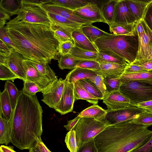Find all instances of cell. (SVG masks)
I'll list each match as a JSON object with an SVG mask.
<instances>
[{
  "instance_id": "obj_1",
  "label": "cell",
  "mask_w": 152,
  "mask_h": 152,
  "mask_svg": "<svg viewBox=\"0 0 152 152\" xmlns=\"http://www.w3.org/2000/svg\"><path fill=\"white\" fill-rule=\"evenodd\" d=\"M6 24L10 39L25 59L47 64L57 60L60 43L50 26L14 19Z\"/></svg>"
},
{
  "instance_id": "obj_2",
  "label": "cell",
  "mask_w": 152,
  "mask_h": 152,
  "mask_svg": "<svg viewBox=\"0 0 152 152\" xmlns=\"http://www.w3.org/2000/svg\"><path fill=\"white\" fill-rule=\"evenodd\" d=\"M43 110L36 95L20 91L12 114L11 143L20 150L36 146L42 134Z\"/></svg>"
},
{
  "instance_id": "obj_3",
  "label": "cell",
  "mask_w": 152,
  "mask_h": 152,
  "mask_svg": "<svg viewBox=\"0 0 152 152\" xmlns=\"http://www.w3.org/2000/svg\"><path fill=\"white\" fill-rule=\"evenodd\" d=\"M152 131L130 122L108 126L94 139L98 152H130L143 145Z\"/></svg>"
},
{
  "instance_id": "obj_4",
  "label": "cell",
  "mask_w": 152,
  "mask_h": 152,
  "mask_svg": "<svg viewBox=\"0 0 152 152\" xmlns=\"http://www.w3.org/2000/svg\"><path fill=\"white\" fill-rule=\"evenodd\" d=\"M94 44L98 50L113 52L130 64L135 60L138 51V32L134 35H115L110 34L98 38Z\"/></svg>"
},
{
  "instance_id": "obj_5",
  "label": "cell",
  "mask_w": 152,
  "mask_h": 152,
  "mask_svg": "<svg viewBox=\"0 0 152 152\" xmlns=\"http://www.w3.org/2000/svg\"><path fill=\"white\" fill-rule=\"evenodd\" d=\"M119 91L129 99L132 105L152 100V82L131 80L122 83Z\"/></svg>"
},
{
  "instance_id": "obj_6",
  "label": "cell",
  "mask_w": 152,
  "mask_h": 152,
  "mask_svg": "<svg viewBox=\"0 0 152 152\" xmlns=\"http://www.w3.org/2000/svg\"><path fill=\"white\" fill-rule=\"evenodd\" d=\"M109 125L105 122L94 118L82 117L74 128L77 147L94 139Z\"/></svg>"
},
{
  "instance_id": "obj_7",
  "label": "cell",
  "mask_w": 152,
  "mask_h": 152,
  "mask_svg": "<svg viewBox=\"0 0 152 152\" xmlns=\"http://www.w3.org/2000/svg\"><path fill=\"white\" fill-rule=\"evenodd\" d=\"M21 7L13 18L26 23L42 24L50 26L52 23L47 12L40 5L23 2Z\"/></svg>"
},
{
  "instance_id": "obj_8",
  "label": "cell",
  "mask_w": 152,
  "mask_h": 152,
  "mask_svg": "<svg viewBox=\"0 0 152 152\" xmlns=\"http://www.w3.org/2000/svg\"><path fill=\"white\" fill-rule=\"evenodd\" d=\"M139 39V49L134 61H146L152 53V31L142 19L137 25Z\"/></svg>"
},
{
  "instance_id": "obj_9",
  "label": "cell",
  "mask_w": 152,
  "mask_h": 152,
  "mask_svg": "<svg viewBox=\"0 0 152 152\" xmlns=\"http://www.w3.org/2000/svg\"><path fill=\"white\" fill-rule=\"evenodd\" d=\"M146 111L144 109L131 105L107 112L103 121L109 126L121 123L130 122L137 118L141 113Z\"/></svg>"
},
{
  "instance_id": "obj_10",
  "label": "cell",
  "mask_w": 152,
  "mask_h": 152,
  "mask_svg": "<svg viewBox=\"0 0 152 152\" xmlns=\"http://www.w3.org/2000/svg\"><path fill=\"white\" fill-rule=\"evenodd\" d=\"M65 80L61 78L54 81L42 93V101L50 107L54 109L62 94Z\"/></svg>"
},
{
  "instance_id": "obj_11",
  "label": "cell",
  "mask_w": 152,
  "mask_h": 152,
  "mask_svg": "<svg viewBox=\"0 0 152 152\" xmlns=\"http://www.w3.org/2000/svg\"><path fill=\"white\" fill-rule=\"evenodd\" d=\"M65 80L64 88L61 96L54 108L56 111L61 115L72 112L75 102L74 84L69 82L65 79Z\"/></svg>"
},
{
  "instance_id": "obj_12",
  "label": "cell",
  "mask_w": 152,
  "mask_h": 152,
  "mask_svg": "<svg viewBox=\"0 0 152 152\" xmlns=\"http://www.w3.org/2000/svg\"><path fill=\"white\" fill-rule=\"evenodd\" d=\"M49 2L40 6L47 12L59 15L77 23L83 25H91L93 23L90 21L84 19L77 15L72 10Z\"/></svg>"
},
{
  "instance_id": "obj_13",
  "label": "cell",
  "mask_w": 152,
  "mask_h": 152,
  "mask_svg": "<svg viewBox=\"0 0 152 152\" xmlns=\"http://www.w3.org/2000/svg\"><path fill=\"white\" fill-rule=\"evenodd\" d=\"M137 22L130 12L125 0H117L115 7L113 23L127 25Z\"/></svg>"
},
{
  "instance_id": "obj_14",
  "label": "cell",
  "mask_w": 152,
  "mask_h": 152,
  "mask_svg": "<svg viewBox=\"0 0 152 152\" xmlns=\"http://www.w3.org/2000/svg\"><path fill=\"white\" fill-rule=\"evenodd\" d=\"M26 80L36 83L42 90V93L47 89L53 82L40 73L28 59L23 61Z\"/></svg>"
},
{
  "instance_id": "obj_15",
  "label": "cell",
  "mask_w": 152,
  "mask_h": 152,
  "mask_svg": "<svg viewBox=\"0 0 152 152\" xmlns=\"http://www.w3.org/2000/svg\"><path fill=\"white\" fill-rule=\"evenodd\" d=\"M73 11L77 15L93 23L102 22L107 23L102 15L100 7L94 1Z\"/></svg>"
},
{
  "instance_id": "obj_16",
  "label": "cell",
  "mask_w": 152,
  "mask_h": 152,
  "mask_svg": "<svg viewBox=\"0 0 152 152\" xmlns=\"http://www.w3.org/2000/svg\"><path fill=\"white\" fill-rule=\"evenodd\" d=\"M103 102L107 106V112L132 105L130 100L119 91L113 92L105 96Z\"/></svg>"
},
{
  "instance_id": "obj_17",
  "label": "cell",
  "mask_w": 152,
  "mask_h": 152,
  "mask_svg": "<svg viewBox=\"0 0 152 152\" xmlns=\"http://www.w3.org/2000/svg\"><path fill=\"white\" fill-rule=\"evenodd\" d=\"M25 59L21 54L13 48L8 56L10 69L23 82L26 80V72L23 64V61Z\"/></svg>"
},
{
  "instance_id": "obj_18",
  "label": "cell",
  "mask_w": 152,
  "mask_h": 152,
  "mask_svg": "<svg viewBox=\"0 0 152 152\" xmlns=\"http://www.w3.org/2000/svg\"><path fill=\"white\" fill-rule=\"evenodd\" d=\"M127 65L111 63H103L100 64L101 70L95 72L97 74L102 76L104 78H120L124 73Z\"/></svg>"
},
{
  "instance_id": "obj_19",
  "label": "cell",
  "mask_w": 152,
  "mask_h": 152,
  "mask_svg": "<svg viewBox=\"0 0 152 152\" xmlns=\"http://www.w3.org/2000/svg\"><path fill=\"white\" fill-rule=\"evenodd\" d=\"M129 10L137 22L142 20L152 0H125Z\"/></svg>"
},
{
  "instance_id": "obj_20",
  "label": "cell",
  "mask_w": 152,
  "mask_h": 152,
  "mask_svg": "<svg viewBox=\"0 0 152 152\" xmlns=\"http://www.w3.org/2000/svg\"><path fill=\"white\" fill-rule=\"evenodd\" d=\"M72 37L75 46L86 50L98 53L95 45L92 43L82 32L81 27L74 30Z\"/></svg>"
},
{
  "instance_id": "obj_21",
  "label": "cell",
  "mask_w": 152,
  "mask_h": 152,
  "mask_svg": "<svg viewBox=\"0 0 152 152\" xmlns=\"http://www.w3.org/2000/svg\"><path fill=\"white\" fill-rule=\"evenodd\" d=\"M96 75L95 71L77 67L72 70L66 75L65 79L69 82L75 84L77 81L83 79H89Z\"/></svg>"
},
{
  "instance_id": "obj_22",
  "label": "cell",
  "mask_w": 152,
  "mask_h": 152,
  "mask_svg": "<svg viewBox=\"0 0 152 152\" xmlns=\"http://www.w3.org/2000/svg\"><path fill=\"white\" fill-rule=\"evenodd\" d=\"M96 60L100 64L111 63L122 65L129 64L122 58L115 53L108 50H99Z\"/></svg>"
},
{
  "instance_id": "obj_23",
  "label": "cell",
  "mask_w": 152,
  "mask_h": 152,
  "mask_svg": "<svg viewBox=\"0 0 152 152\" xmlns=\"http://www.w3.org/2000/svg\"><path fill=\"white\" fill-rule=\"evenodd\" d=\"M13 114V113H12ZM12 115L8 121L3 118L0 115V144L7 145L11 142L12 129Z\"/></svg>"
},
{
  "instance_id": "obj_24",
  "label": "cell",
  "mask_w": 152,
  "mask_h": 152,
  "mask_svg": "<svg viewBox=\"0 0 152 152\" xmlns=\"http://www.w3.org/2000/svg\"><path fill=\"white\" fill-rule=\"evenodd\" d=\"M137 22L127 25L113 23L109 26V30L115 35H134L137 32Z\"/></svg>"
},
{
  "instance_id": "obj_25",
  "label": "cell",
  "mask_w": 152,
  "mask_h": 152,
  "mask_svg": "<svg viewBox=\"0 0 152 152\" xmlns=\"http://www.w3.org/2000/svg\"><path fill=\"white\" fill-rule=\"evenodd\" d=\"M107 112L96 104H94L81 111L78 115L81 118H94L103 121Z\"/></svg>"
},
{
  "instance_id": "obj_26",
  "label": "cell",
  "mask_w": 152,
  "mask_h": 152,
  "mask_svg": "<svg viewBox=\"0 0 152 152\" xmlns=\"http://www.w3.org/2000/svg\"><path fill=\"white\" fill-rule=\"evenodd\" d=\"M0 115L7 120H9L12 115V111L7 90L4 88L0 92Z\"/></svg>"
},
{
  "instance_id": "obj_27",
  "label": "cell",
  "mask_w": 152,
  "mask_h": 152,
  "mask_svg": "<svg viewBox=\"0 0 152 152\" xmlns=\"http://www.w3.org/2000/svg\"><path fill=\"white\" fill-rule=\"evenodd\" d=\"M50 27L53 32L54 37L60 44L69 41H73L72 33L75 29L64 28L52 23Z\"/></svg>"
},
{
  "instance_id": "obj_28",
  "label": "cell",
  "mask_w": 152,
  "mask_h": 152,
  "mask_svg": "<svg viewBox=\"0 0 152 152\" xmlns=\"http://www.w3.org/2000/svg\"><path fill=\"white\" fill-rule=\"evenodd\" d=\"M52 23L64 28L76 29L80 28L83 25L71 21L59 15L47 12Z\"/></svg>"
},
{
  "instance_id": "obj_29",
  "label": "cell",
  "mask_w": 152,
  "mask_h": 152,
  "mask_svg": "<svg viewBox=\"0 0 152 152\" xmlns=\"http://www.w3.org/2000/svg\"><path fill=\"white\" fill-rule=\"evenodd\" d=\"M74 94L75 102L77 100L83 99L93 104L98 102L99 100L88 93L78 81L74 84Z\"/></svg>"
},
{
  "instance_id": "obj_30",
  "label": "cell",
  "mask_w": 152,
  "mask_h": 152,
  "mask_svg": "<svg viewBox=\"0 0 152 152\" xmlns=\"http://www.w3.org/2000/svg\"><path fill=\"white\" fill-rule=\"evenodd\" d=\"M81 29L84 34L93 44L98 38L110 34L92 24L83 25Z\"/></svg>"
},
{
  "instance_id": "obj_31",
  "label": "cell",
  "mask_w": 152,
  "mask_h": 152,
  "mask_svg": "<svg viewBox=\"0 0 152 152\" xmlns=\"http://www.w3.org/2000/svg\"><path fill=\"white\" fill-rule=\"evenodd\" d=\"M94 1L86 0H50L49 2L74 11Z\"/></svg>"
},
{
  "instance_id": "obj_32",
  "label": "cell",
  "mask_w": 152,
  "mask_h": 152,
  "mask_svg": "<svg viewBox=\"0 0 152 152\" xmlns=\"http://www.w3.org/2000/svg\"><path fill=\"white\" fill-rule=\"evenodd\" d=\"M117 0H110L102 2L100 7L101 11L107 23H113L115 6Z\"/></svg>"
},
{
  "instance_id": "obj_33",
  "label": "cell",
  "mask_w": 152,
  "mask_h": 152,
  "mask_svg": "<svg viewBox=\"0 0 152 152\" xmlns=\"http://www.w3.org/2000/svg\"><path fill=\"white\" fill-rule=\"evenodd\" d=\"M30 63L42 75L52 82L58 79L53 70L48 64L29 60Z\"/></svg>"
},
{
  "instance_id": "obj_34",
  "label": "cell",
  "mask_w": 152,
  "mask_h": 152,
  "mask_svg": "<svg viewBox=\"0 0 152 152\" xmlns=\"http://www.w3.org/2000/svg\"><path fill=\"white\" fill-rule=\"evenodd\" d=\"M22 3V0H1L0 8L11 16L17 14L21 7Z\"/></svg>"
},
{
  "instance_id": "obj_35",
  "label": "cell",
  "mask_w": 152,
  "mask_h": 152,
  "mask_svg": "<svg viewBox=\"0 0 152 152\" xmlns=\"http://www.w3.org/2000/svg\"><path fill=\"white\" fill-rule=\"evenodd\" d=\"M122 83L131 80L152 82V71L135 73H124L120 77Z\"/></svg>"
},
{
  "instance_id": "obj_36",
  "label": "cell",
  "mask_w": 152,
  "mask_h": 152,
  "mask_svg": "<svg viewBox=\"0 0 152 152\" xmlns=\"http://www.w3.org/2000/svg\"><path fill=\"white\" fill-rule=\"evenodd\" d=\"M98 53L82 49L75 46L72 48L69 54L82 60H96Z\"/></svg>"
},
{
  "instance_id": "obj_37",
  "label": "cell",
  "mask_w": 152,
  "mask_h": 152,
  "mask_svg": "<svg viewBox=\"0 0 152 152\" xmlns=\"http://www.w3.org/2000/svg\"><path fill=\"white\" fill-rule=\"evenodd\" d=\"M57 60L58 66L60 69L71 70L76 67L80 61L83 60L75 57L69 54L60 56Z\"/></svg>"
},
{
  "instance_id": "obj_38",
  "label": "cell",
  "mask_w": 152,
  "mask_h": 152,
  "mask_svg": "<svg viewBox=\"0 0 152 152\" xmlns=\"http://www.w3.org/2000/svg\"><path fill=\"white\" fill-rule=\"evenodd\" d=\"M4 88L7 91L12 111L16 106L20 94V91L17 89L14 84L10 81L5 83Z\"/></svg>"
},
{
  "instance_id": "obj_39",
  "label": "cell",
  "mask_w": 152,
  "mask_h": 152,
  "mask_svg": "<svg viewBox=\"0 0 152 152\" xmlns=\"http://www.w3.org/2000/svg\"><path fill=\"white\" fill-rule=\"evenodd\" d=\"M84 88L90 94L99 100L103 99L104 97L101 91L88 79L78 81Z\"/></svg>"
},
{
  "instance_id": "obj_40",
  "label": "cell",
  "mask_w": 152,
  "mask_h": 152,
  "mask_svg": "<svg viewBox=\"0 0 152 152\" xmlns=\"http://www.w3.org/2000/svg\"><path fill=\"white\" fill-rule=\"evenodd\" d=\"M130 123L148 128L152 125V113L147 111L143 112Z\"/></svg>"
},
{
  "instance_id": "obj_41",
  "label": "cell",
  "mask_w": 152,
  "mask_h": 152,
  "mask_svg": "<svg viewBox=\"0 0 152 152\" xmlns=\"http://www.w3.org/2000/svg\"><path fill=\"white\" fill-rule=\"evenodd\" d=\"M104 82L107 95L113 92L119 91L122 83L120 78L105 77Z\"/></svg>"
},
{
  "instance_id": "obj_42",
  "label": "cell",
  "mask_w": 152,
  "mask_h": 152,
  "mask_svg": "<svg viewBox=\"0 0 152 152\" xmlns=\"http://www.w3.org/2000/svg\"><path fill=\"white\" fill-rule=\"evenodd\" d=\"M65 142L70 152H77L78 147L74 130H71L67 132L65 137Z\"/></svg>"
},
{
  "instance_id": "obj_43",
  "label": "cell",
  "mask_w": 152,
  "mask_h": 152,
  "mask_svg": "<svg viewBox=\"0 0 152 152\" xmlns=\"http://www.w3.org/2000/svg\"><path fill=\"white\" fill-rule=\"evenodd\" d=\"M23 87L21 90L24 93L30 96L36 95L37 92H42V90L35 83L26 80L24 81Z\"/></svg>"
},
{
  "instance_id": "obj_44",
  "label": "cell",
  "mask_w": 152,
  "mask_h": 152,
  "mask_svg": "<svg viewBox=\"0 0 152 152\" xmlns=\"http://www.w3.org/2000/svg\"><path fill=\"white\" fill-rule=\"evenodd\" d=\"M78 67L87 69L95 71H99L101 70L100 64L96 60H83L80 61L77 65Z\"/></svg>"
},
{
  "instance_id": "obj_45",
  "label": "cell",
  "mask_w": 152,
  "mask_h": 152,
  "mask_svg": "<svg viewBox=\"0 0 152 152\" xmlns=\"http://www.w3.org/2000/svg\"><path fill=\"white\" fill-rule=\"evenodd\" d=\"M19 77L10 68L0 64V80L13 81Z\"/></svg>"
},
{
  "instance_id": "obj_46",
  "label": "cell",
  "mask_w": 152,
  "mask_h": 152,
  "mask_svg": "<svg viewBox=\"0 0 152 152\" xmlns=\"http://www.w3.org/2000/svg\"><path fill=\"white\" fill-rule=\"evenodd\" d=\"M88 79L99 90L104 97L107 95L104 83V78L102 76L97 74Z\"/></svg>"
},
{
  "instance_id": "obj_47",
  "label": "cell",
  "mask_w": 152,
  "mask_h": 152,
  "mask_svg": "<svg viewBox=\"0 0 152 152\" xmlns=\"http://www.w3.org/2000/svg\"><path fill=\"white\" fill-rule=\"evenodd\" d=\"M0 39L9 47L14 49L18 52L20 53L10 39L6 26L0 28Z\"/></svg>"
},
{
  "instance_id": "obj_48",
  "label": "cell",
  "mask_w": 152,
  "mask_h": 152,
  "mask_svg": "<svg viewBox=\"0 0 152 152\" xmlns=\"http://www.w3.org/2000/svg\"><path fill=\"white\" fill-rule=\"evenodd\" d=\"M75 46L73 41H69L60 44L58 53L61 56L68 54L72 48Z\"/></svg>"
},
{
  "instance_id": "obj_49",
  "label": "cell",
  "mask_w": 152,
  "mask_h": 152,
  "mask_svg": "<svg viewBox=\"0 0 152 152\" xmlns=\"http://www.w3.org/2000/svg\"><path fill=\"white\" fill-rule=\"evenodd\" d=\"M77 152H98L94 139L78 147Z\"/></svg>"
},
{
  "instance_id": "obj_50",
  "label": "cell",
  "mask_w": 152,
  "mask_h": 152,
  "mask_svg": "<svg viewBox=\"0 0 152 152\" xmlns=\"http://www.w3.org/2000/svg\"><path fill=\"white\" fill-rule=\"evenodd\" d=\"M142 19L152 31V3L148 6Z\"/></svg>"
},
{
  "instance_id": "obj_51",
  "label": "cell",
  "mask_w": 152,
  "mask_h": 152,
  "mask_svg": "<svg viewBox=\"0 0 152 152\" xmlns=\"http://www.w3.org/2000/svg\"><path fill=\"white\" fill-rule=\"evenodd\" d=\"M148 71L140 66L131 64L127 66L124 73H132Z\"/></svg>"
},
{
  "instance_id": "obj_52",
  "label": "cell",
  "mask_w": 152,
  "mask_h": 152,
  "mask_svg": "<svg viewBox=\"0 0 152 152\" xmlns=\"http://www.w3.org/2000/svg\"><path fill=\"white\" fill-rule=\"evenodd\" d=\"M130 152H152V135L143 145Z\"/></svg>"
},
{
  "instance_id": "obj_53",
  "label": "cell",
  "mask_w": 152,
  "mask_h": 152,
  "mask_svg": "<svg viewBox=\"0 0 152 152\" xmlns=\"http://www.w3.org/2000/svg\"><path fill=\"white\" fill-rule=\"evenodd\" d=\"M132 64L138 65L148 71H152V60L145 61H134Z\"/></svg>"
},
{
  "instance_id": "obj_54",
  "label": "cell",
  "mask_w": 152,
  "mask_h": 152,
  "mask_svg": "<svg viewBox=\"0 0 152 152\" xmlns=\"http://www.w3.org/2000/svg\"><path fill=\"white\" fill-rule=\"evenodd\" d=\"M133 106L144 109L152 113V100L139 103Z\"/></svg>"
},
{
  "instance_id": "obj_55",
  "label": "cell",
  "mask_w": 152,
  "mask_h": 152,
  "mask_svg": "<svg viewBox=\"0 0 152 152\" xmlns=\"http://www.w3.org/2000/svg\"><path fill=\"white\" fill-rule=\"evenodd\" d=\"M81 118L78 115L74 119L69 120L67 122V124L64 126L67 130L69 131L74 130L75 126Z\"/></svg>"
},
{
  "instance_id": "obj_56",
  "label": "cell",
  "mask_w": 152,
  "mask_h": 152,
  "mask_svg": "<svg viewBox=\"0 0 152 152\" xmlns=\"http://www.w3.org/2000/svg\"><path fill=\"white\" fill-rule=\"evenodd\" d=\"M12 48L0 39V54L8 56L11 52Z\"/></svg>"
},
{
  "instance_id": "obj_57",
  "label": "cell",
  "mask_w": 152,
  "mask_h": 152,
  "mask_svg": "<svg viewBox=\"0 0 152 152\" xmlns=\"http://www.w3.org/2000/svg\"><path fill=\"white\" fill-rule=\"evenodd\" d=\"M10 16L6 12L0 8V28L4 27L7 20H10Z\"/></svg>"
},
{
  "instance_id": "obj_58",
  "label": "cell",
  "mask_w": 152,
  "mask_h": 152,
  "mask_svg": "<svg viewBox=\"0 0 152 152\" xmlns=\"http://www.w3.org/2000/svg\"><path fill=\"white\" fill-rule=\"evenodd\" d=\"M41 152H52L46 146L41 139H39L36 146Z\"/></svg>"
},
{
  "instance_id": "obj_59",
  "label": "cell",
  "mask_w": 152,
  "mask_h": 152,
  "mask_svg": "<svg viewBox=\"0 0 152 152\" xmlns=\"http://www.w3.org/2000/svg\"><path fill=\"white\" fill-rule=\"evenodd\" d=\"M23 1L25 3L40 5L43 4L48 3L50 2V0H23Z\"/></svg>"
},
{
  "instance_id": "obj_60",
  "label": "cell",
  "mask_w": 152,
  "mask_h": 152,
  "mask_svg": "<svg viewBox=\"0 0 152 152\" xmlns=\"http://www.w3.org/2000/svg\"><path fill=\"white\" fill-rule=\"evenodd\" d=\"M8 56L0 54V64L10 68L8 65Z\"/></svg>"
},
{
  "instance_id": "obj_61",
  "label": "cell",
  "mask_w": 152,
  "mask_h": 152,
  "mask_svg": "<svg viewBox=\"0 0 152 152\" xmlns=\"http://www.w3.org/2000/svg\"><path fill=\"white\" fill-rule=\"evenodd\" d=\"M0 152H16L13 149V147L11 146L1 145L0 147Z\"/></svg>"
},
{
  "instance_id": "obj_62",
  "label": "cell",
  "mask_w": 152,
  "mask_h": 152,
  "mask_svg": "<svg viewBox=\"0 0 152 152\" xmlns=\"http://www.w3.org/2000/svg\"><path fill=\"white\" fill-rule=\"evenodd\" d=\"M29 152H41L37 146L29 149Z\"/></svg>"
},
{
  "instance_id": "obj_63",
  "label": "cell",
  "mask_w": 152,
  "mask_h": 152,
  "mask_svg": "<svg viewBox=\"0 0 152 152\" xmlns=\"http://www.w3.org/2000/svg\"><path fill=\"white\" fill-rule=\"evenodd\" d=\"M152 60V53L147 60Z\"/></svg>"
}]
</instances>
